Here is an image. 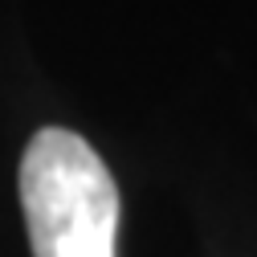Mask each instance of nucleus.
<instances>
[{
  "instance_id": "f257e3e1",
  "label": "nucleus",
  "mask_w": 257,
  "mask_h": 257,
  "mask_svg": "<svg viewBox=\"0 0 257 257\" xmlns=\"http://www.w3.org/2000/svg\"><path fill=\"white\" fill-rule=\"evenodd\" d=\"M21 204L33 257H114L118 188L82 135L45 126L29 139Z\"/></svg>"
}]
</instances>
